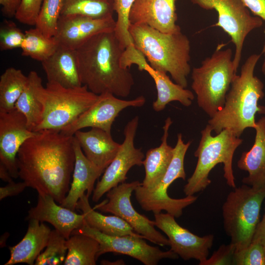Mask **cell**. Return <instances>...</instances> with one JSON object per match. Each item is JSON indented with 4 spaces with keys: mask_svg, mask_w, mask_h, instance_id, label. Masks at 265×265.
Segmentation results:
<instances>
[{
    "mask_svg": "<svg viewBox=\"0 0 265 265\" xmlns=\"http://www.w3.org/2000/svg\"><path fill=\"white\" fill-rule=\"evenodd\" d=\"M146 102L143 96L125 100L106 93L99 95L98 100L74 121L61 132L70 135L82 129L98 128L111 133L112 125L119 113L128 107H140Z\"/></svg>",
    "mask_w": 265,
    "mask_h": 265,
    "instance_id": "obj_15",
    "label": "cell"
},
{
    "mask_svg": "<svg viewBox=\"0 0 265 265\" xmlns=\"http://www.w3.org/2000/svg\"><path fill=\"white\" fill-rule=\"evenodd\" d=\"M262 53L264 54L265 56V58H264V62L262 66L261 70H262V73L265 75V44L264 45L263 47Z\"/></svg>",
    "mask_w": 265,
    "mask_h": 265,
    "instance_id": "obj_47",
    "label": "cell"
},
{
    "mask_svg": "<svg viewBox=\"0 0 265 265\" xmlns=\"http://www.w3.org/2000/svg\"><path fill=\"white\" fill-rule=\"evenodd\" d=\"M125 49L114 30L99 33L83 43L76 50L82 84L97 95L129 96L134 81L129 69L120 64Z\"/></svg>",
    "mask_w": 265,
    "mask_h": 265,
    "instance_id": "obj_2",
    "label": "cell"
},
{
    "mask_svg": "<svg viewBox=\"0 0 265 265\" xmlns=\"http://www.w3.org/2000/svg\"><path fill=\"white\" fill-rule=\"evenodd\" d=\"M138 120V117L135 116L126 125L123 142L94 189L92 197L93 202H98L111 189L124 183L127 178V174L132 167L143 164L144 154L140 148H136L134 145Z\"/></svg>",
    "mask_w": 265,
    "mask_h": 265,
    "instance_id": "obj_13",
    "label": "cell"
},
{
    "mask_svg": "<svg viewBox=\"0 0 265 265\" xmlns=\"http://www.w3.org/2000/svg\"><path fill=\"white\" fill-rule=\"evenodd\" d=\"M65 265H95L99 243L94 238L80 234H72L66 240Z\"/></svg>",
    "mask_w": 265,
    "mask_h": 265,
    "instance_id": "obj_29",
    "label": "cell"
},
{
    "mask_svg": "<svg viewBox=\"0 0 265 265\" xmlns=\"http://www.w3.org/2000/svg\"><path fill=\"white\" fill-rule=\"evenodd\" d=\"M236 251L235 246L232 243L222 244L210 258L199 264L200 265H231Z\"/></svg>",
    "mask_w": 265,
    "mask_h": 265,
    "instance_id": "obj_39",
    "label": "cell"
},
{
    "mask_svg": "<svg viewBox=\"0 0 265 265\" xmlns=\"http://www.w3.org/2000/svg\"><path fill=\"white\" fill-rule=\"evenodd\" d=\"M255 16L265 21V0H241Z\"/></svg>",
    "mask_w": 265,
    "mask_h": 265,
    "instance_id": "obj_42",
    "label": "cell"
},
{
    "mask_svg": "<svg viewBox=\"0 0 265 265\" xmlns=\"http://www.w3.org/2000/svg\"><path fill=\"white\" fill-rule=\"evenodd\" d=\"M134 0H114V11L117 15L114 32L125 49L134 45L128 28L130 25L129 13Z\"/></svg>",
    "mask_w": 265,
    "mask_h": 265,
    "instance_id": "obj_35",
    "label": "cell"
},
{
    "mask_svg": "<svg viewBox=\"0 0 265 265\" xmlns=\"http://www.w3.org/2000/svg\"><path fill=\"white\" fill-rule=\"evenodd\" d=\"M74 136L87 159L103 174L121 145L113 140L111 133L98 128L86 132L79 130Z\"/></svg>",
    "mask_w": 265,
    "mask_h": 265,
    "instance_id": "obj_20",
    "label": "cell"
},
{
    "mask_svg": "<svg viewBox=\"0 0 265 265\" xmlns=\"http://www.w3.org/2000/svg\"><path fill=\"white\" fill-rule=\"evenodd\" d=\"M67 239L55 229L51 230L45 250L37 258L35 265H58L64 263L67 253Z\"/></svg>",
    "mask_w": 265,
    "mask_h": 265,
    "instance_id": "obj_34",
    "label": "cell"
},
{
    "mask_svg": "<svg viewBox=\"0 0 265 265\" xmlns=\"http://www.w3.org/2000/svg\"><path fill=\"white\" fill-rule=\"evenodd\" d=\"M7 183L4 186L0 187V200L8 197L17 195L27 187L24 181L16 183L12 180Z\"/></svg>",
    "mask_w": 265,
    "mask_h": 265,
    "instance_id": "obj_41",
    "label": "cell"
},
{
    "mask_svg": "<svg viewBox=\"0 0 265 265\" xmlns=\"http://www.w3.org/2000/svg\"><path fill=\"white\" fill-rule=\"evenodd\" d=\"M28 220L26 235L18 244L9 247L10 257L4 265L19 263L34 265L37 258L47 246L51 232L50 228L36 219Z\"/></svg>",
    "mask_w": 265,
    "mask_h": 265,
    "instance_id": "obj_24",
    "label": "cell"
},
{
    "mask_svg": "<svg viewBox=\"0 0 265 265\" xmlns=\"http://www.w3.org/2000/svg\"><path fill=\"white\" fill-rule=\"evenodd\" d=\"M218 46L212 55L206 58L200 67L191 73V88L197 97L198 106L210 118L222 108L231 84L237 75L232 50H221Z\"/></svg>",
    "mask_w": 265,
    "mask_h": 265,
    "instance_id": "obj_6",
    "label": "cell"
},
{
    "mask_svg": "<svg viewBox=\"0 0 265 265\" xmlns=\"http://www.w3.org/2000/svg\"><path fill=\"white\" fill-rule=\"evenodd\" d=\"M114 0H64L60 16L80 15L94 18L113 17Z\"/></svg>",
    "mask_w": 265,
    "mask_h": 265,
    "instance_id": "obj_32",
    "label": "cell"
},
{
    "mask_svg": "<svg viewBox=\"0 0 265 265\" xmlns=\"http://www.w3.org/2000/svg\"><path fill=\"white\" fill-rule=\"evenodd\" d=\"M260 57L252 54L247 58L231 84L223 106L208 121L216 134L228 129L239 137L246 129H254L257 113L265 114V106L259 104L265 96L264 84L254 75Z\"/></svg>",
    "mask_w": 265,
    "mask_h": 265,
    "instance_id": "obj_3",
    "label": "cell"
},
{
    "mask_svg": "<svg viewBox=\"0 0 265 265\" xmlns=\"http://www.w3.org/2000/svg\"><path fill=\"white\" fill-rule=\"evenodd\" d=\"M0 178L2 181L7 183L13 180V178L10 175L8 170L1 163H0Z\"/></svg>",
    "mask_w": 265,
    "mask_h": 265,
    "instance_id": "obj_45",
    "label": "cell"
},
{
    "mask_svg": "<svg viewBox=\"0 0 265 265\" xmlns=\"http://www.w3.org/2000/svg\"><path fill=\"white\" fill-rule=\"evenodd\" d=\"M75 163L69 190L61 205L75 211L79 200L85 194L89 197L94 189L96 181L103 172L86 157L74 136Z\"/></svg>",
    "mask_w": 265,
    "mask_h": 265,
    "instance_id": "obj_21",
    "label": "cell"
},
{
    "mask_svg": "<svg viewBox=\"0 0 265 265\" xmlns=\"http://www.w3.org/2000/svg\"><path fill=\"white\" fill-rule=\"evenodd\" d=\"M233 265H265V247L260 240L253 239L246 248L235 251Z\"/></svg>",
    "mask_w": 265,
    "mask_h": 265,
    "instance_id": "obj_36",
    "label": "cell"
},
{
    "mask_svg": "<svg viewBox=\"0 0 265 265\" xmlns=\"http://www.w3.org/2000/svg\"><path fill=\"white\" fill-rule=\"evenodd\" d=\"M17 156L19 177L38 193H47L61 205L70 187L75 153L74 135L61 131L37 132Z\"/></svg>",
    "mask_w": 265,
    "mask_h": 265,
    "instance_id": "obj_1",
    "label": "cell"
},
{
    "mask_svg": "<svg viewBox=\"0 0 265 265\" xmlns=\"http://www.w3.org/2000/svg\"><path fill=\"white\" fill-rule=\"evenodd\" d=\"M253 239L260 240L265 247V202L264 214L257 225Z\"/></svg>",
    "mask_w": 265,
    "mask_h": 265,
    "instance_id": "obj_44",
    "label": "cell"
},
{
    "mask_svg": "<svg viewBox=\"0 0 265 265\" xmlns=\"http://www.w3.org/2000/svg\"><path fill=\"white\" fill-rule=\"evenodd\" d=\"M22 0H0L2 15L7 18L15 17Z\"/></svg>",
    "mask_w": 265,
    "mask_h": 265,
    "instance_id": "obj_43",
    "label": "cell"
},
{
    "mask_svg": "<svg viewBox=\"0 0 265 265\" xmlns=\"http://www.w3.org/2000/svg\"><path fill=\"white\" fill-rule=\"evenodd\" d=\"M20 69L7 68L0 76V112H7L15 108V105L24 91L27 81Z\"/></svg>",
    "mask_w": 265,
    "mask_h": 265,
    "instance_id": "obj_30",
    "label": "cell"
},
{
    "mask_svg": "<svg viewBox=\"0 0 265 265\" xmlns=\"http://www.w3.org/2000/svg\"><path fill=\"white\" fill-rule=\"evenodd\" d=\"M256 134L251 148L243 152L238 161V167L247 171L243 184L257 187H265V116L256 121Z\"/></svg>",
    "mask_w": 265,
    "mask_h": 265,
    "instance_id": "obj_23",
    "label": "cell"
},
{
    "mask_svg": "<svg viewBox=\"0 0 265 265\" xmlns=\"http://www.w3.org/2000/svg\"><path fill=\"white\" fill-rule=\"evenodd\" d=\"M172 122L170 117L166 118L163 127L160 145L146 152L143 161L145 175L141 183V186L144 188L150 189L156 186L163 178L171 161L173 148L168 145L167 139Z\"/></svg>",
    "mask_w": 265,
    "mask_h": 265,
    "instance_id": "obj_25",
    "label": "cell"
},
{
    "mask_svg": "<svg viewBox=\"0 0 265 265\" xmlns=\"http://www.w3.org/2000/svg\"><path fill=\"white\" fill-rule=\"evenodd\" d=\"M43 0H22L15 16L21 23L35 26Z\"/></svg>",
    "mask_w": 265,
    "mask_h": 265,
    "instance_id": "obj_38",
    "label": "cell"
},
{
    "mask_svg": "<svg viewBox=\"0 0 265 265\" xmlns=\"http://www.w3.org/2000/svg\"><path fill=\"white\" fill-rule=\"evenodd\" d=\"M145 71L153 79L157 91V98L152 104L156 111L163 110L166 105L177 101L185 106H190L194 99L193 93L188 89L173 82L167 73L154 69L149 64Z\"/></svg>",
    "mask_w": 265,
    "mask_h": 265,
    "instance_id": "obj_28",
    "label": "cell"
},
{
    "mask_svg": "<svg viewBox=\"0 0 265 265\" xmlns=\"http://www.w3.org/2000/svg\"><path fill=\"white\" fill-rule=\"evenodd\" d=\"M102 265H125V262L124 261L120 260H117L115 262H110L106 260H103L101 262Z\"/></svg>",
    "mask_w": 265,
    "mask_h": 265,
    "instance_id": "obj_46",
    "label": "cell"
},
{
    "mask_svg": "<svg viewBox=\"0 0 265 265\" xmlns=\"http://www.w3.org/2000/svg\"><path fill=\"white\" fill-rule=\"evenodd\" d=\"M37 132L28 129L25 116L15 108L0 112V163L13 178L19 177L17 156L20 148Z\"/></svg>",
    "mask_w": 265,
    "mask_h": 265,
    "instance_id": "obj_16",
    "label": "cell"
},
{
    "mask_svg": "<svg viewBox=\"0 0 265 265\" xmlns=\"http://www.w3.org/2000/svg\"><path fill=\"white\" fill-rule=\"evenodd\" d=\"M115 26L113 17L98 19L80 15L60 16L54 37L59 45L76 50L92 36L114 31Z\"/></svg>",
    "mask_w": 265,
    "mask_h": 265,
    "instance_id": "obj_17",
    "label": "cell"
},
{
    "mask_svg": "<svg viewBox=\"0 0 265 265\" xmlns=\"http://www.w3.org/2000/svg\"><path fill=\"white\" fill-rule=\"evenodd\" d=\"M212 132L208 124L201 132L200 140L194 154L198 158L197 164L184 187V192L186 196L193 195L205 189L211 183L209 178L211 171L220 163L223 164V176L227 184L233 188L236 187L233 158L243 139L228 129L214 136L212 135Z\"/></svg>",
    "mask_w": 265,
    "mask_h": 265,
    "instance_id": "obj_5",
    "label": "cell"
},
{
    "mask_svg": "<svg viewBox=\"0 0 265 265\" xmlns=\"http://www.w3.org/2000/svg\"><path fill=\"white\" fill-rule=\"evenodd\" d=\"M205 10L214 9L218 15L215 26L220 27L231 39L235 53L233 63L237 72L240 63L245 39L253 30L261 27L263 20L251 15L241 0H190Z\"/></svg>",
    "mask_w": 265,
    "mask_h": 265,
    "instance_id": "obj_10",
    "label": "cell"
},
{
    "mask_svg": "<svg viewBox=\"0 0 265 265\" xmlns=\"http://www.w3.org/2000/svg\"><path fill=\"white\" fill-rule=\"evenodd\" d=\"M45 110L41 123L34 132L61 131L89 108L98 99L86 85L66 88L47 82L43 91Z\"/></svg>",
    "mask_w": 265,
    "mask_h": 265,
    "instance_id": "obj_9",
    "label": "cell"
},
{
    "mask_svg": "<svg viewBox=\"0 0 265 265\" xmlns=\"http://www.w3.org/2000/svg\"><path fill=\"white\" fill-rule=\"evenodd\" d=\"M64 0H43L35 27L46 36H55Z\"/></svg>",
    "mask_w": 265,
    "mask_h": 265,
    "instance_id": "obj_33",
    "label": "cell"
},
{
    "mask_svg": "<svg viewBox=\"0 0 265 265\" xmlns=\"http://www.w3.org/2000/svg\"><path fill=\"white\" fill-rule=\"evenodd\" d=\"M155 226L167 236L170 250L182 259H195L199 264L205 261L209 254L214 239L213 235L199 237L181 226L175 217L168 213H154Z\"/></svg>",
    "mask_w": 265,
    "mask_h": 265,
    "instance_id": "obj_14",
    "label": "cell"
},
{
    "mask_svg": "<svg viewBox=\"0 0 265 265\" xmlns=\"http://www.w3.org/2000/svg\"><path fill=\"white\" fill-rule=\"evenodd\" d=\"M41 63L48 82L56 83L66 88L82 85L76 50L59 45L55 52Z\"/></svg>",
    "mask_w": 265,
    "mask_h": 265,
    "instance_id": "obj_22",
    "label": "cell"
},
{
    "mask_svg": "<svg viewBox=\"0 0 265 265\" xmlns=\"http://www.w3.org/2000/svg\"><path fill=\"white\" fill-rule=\"evenodd\" d=\"M56 202L50 195L38 193L37 204L28 211L27 219L48 222L68 239L73 231L85 223L84 216Z\"/></svg>",
    "mask_w": 265,
    "mask_h": 265,
    "instance_id": "obj_19",
    "label": "cell"
},
{
    "mask_svg": "<svg viewBox=\"0 0 265 265\" xmlns=\"http://www.w3.org/2000/svg\"><path fill=\"white\" fill-rule=\"evenodd\" d=\"M76 234L90 236L99 242L97 259L104 254L112 252L130 256L145 265H157L164 259L179 258V256L170 249L162 251L158 247L148 244L143 238L130 235H107L90 227L86 221L81 227L72 233V234Z\"/></svg>",
    "mask_w": 265,
    "mask_h": 265,
    "instance_id": "obj_12",
    "label": "cell"
},
{
    "mask_svg": "<svg viewBox=\"0 0 265 265\" xmlns=\"http://www.w3.org/2000/svg\"><path fill=\"white\" fill-rule=\"evenodd\" d=\"M141 184L138 181H134L119 184L106 193L107 200L97 205L95 208L121 217L136 233L151 242L161 246L169 245L168 238L156 229L155 221L138 213L131 203L132 192Z\"/></svg>",
    "mask_w": 265,
    "mask_h": 265,
    "instance_id": "obj_11",
    "label": "cell"
},
{
    "mask_svg": "<svg viewBox=\"0 0 265 265\" xmlns=\"http://www.w3.org/2000/svg\"><path fill=\"white\" fill-rule=\"evenodd\" d=\"M25 33L21 47L23 56L42 62L52 55L59 46L54 36H46L36 27L26 30Z\"/></svg>",
    "mask_w": 265,
    "mask_h": 265,
    "instance_id": "obj_31",
    "label": "cell"
},
{
    "mask_svg": "<svg viewBox=\"0 0 265 265\" xmlns=\"http://www.w3.org/2000/svg\"><path fill=\"white\" fill-rule=\"evenodd\" d=\"M27 78L26 86L17 101L15 108L23 114L26 119L27 127L33 131L43 117L45 87L41 78L35 71H30Z\"/></svg>",
    "mask_w": 265,
    "mask_h": 265,
    "instance_id": "obj_26",
    "label": "cell"
},
{
    "mask_svg": "<svg viewBox=\"0 0 265 265\" xmlns=\"http://www.w3.org/2000/svg\"><path fill=\"white\" fill-rule=\"evenodd\" d=\"M25 32L12 21L5 20L0 27V49L2 51L20 48L25 38Z\"/></svg>",
    "mask_w": 265,
    "mask_h": 265,
    "instance_id": "obj_37",
    "label": "cell"
},
{
    "mask_svg": "<svg viewBox=\"0 0 265 265\" xmlns=\"http://www.w3.org/2000/svg\"><path fill=\"white\" fill-rule=\"evenodd\" d=\"M265 199V187L245 184L230 191L222 207L223 227L236 251L251 242L260 221V211Z\"/></svg>",
    "mask_w": 265,
    "mask_h": 265,
    "instance_id": "obj_7",
    "label": "cell"
},
{
    "mask_svg": "<svg viewBox=\"0 0 265 265\" xmlns=\"http://www.w3.org/2000/svg\"><path fill=\"white\" fill-rule=\"evenodd\" d=\"M120 64L122 68L129 69L133 64L137 66L139 70L145 71L149 64L146 57L134 45L127 47L124 50L120 58Z\"/></svg>",
    "mask_w": 265,
    "mask_h": 265,
    "instance_id": "obj_40",
    "label": "cell"
},
{
    "mask_svg": "<svg viewBox=\"0 0 265 265\" xmlns=\"http://www.w3.org/2000/svg\"><path fill=\"white\" fill-rule=\"evenodd\" d=\"M88 197L84 194L78 201L76 209L80 210L84 216L86 223L100 232L111 236L130 235L143 238L136 233L124 219L115 215H105L92 208Z\"/></svg>",
    "mask_w": 265,
    "mask_h": 265,
    "instance_id": "obj_27",
    "label": "cell"
},
{
    "mask_svg": "<svg viewBox=\"0 0 265 265\" xmlns=\"http://www.w3.org/2000/svg\"><path fill=\"white\" fill-rule=\"evenodd\" d=\"M191 143V141L185 143L182 134L178 133L177 143L173 148L172 159L161 181L152 188H144L141 184L135 189V199L143 210L154 213L164 211L178 218L182 215L185 208L197 200V197L194 195L174 199L169 197L167 193L169 186L174 181L178 179L186 180L184 159Z\"/></svg>",
    "mask_w": 265,
    "mask_h": 265,
    "instance_id": "obj_8",
    "label": "cell"
},
{
    "mask_svg": "<svg viewBox=\"0 0 265 265\" xmlns=\"http://www.w3.org/2000/svg\"><path fill=\"white\" fill-rule=\"evenodd\" d=\"M178 0H135L129 13L131 24H145L162 32L181 31L176 24Z\"/></svg>",
    "mask_w": 265,
    "mask_h": 265,
    "instance_id": "obj_18",
    "label": "cell"
},
{
    "mask_svg": "<svg viewBox=\"0 0 265 265\" xmlns=\"http://www.w3.org/2000/svg\"><path fill=\"white\" fill-rule=\"evenodd\" d=\"M128 30L134 47L151 67L169 73L175 83L186 88L191 71L190 44L185 34L163 33L145 24H130Z\"/></svg>",
    "mask_w": 265,
    "mask_h": 265,
    "instance_id": "obj_4",
    "label": "cell"
}]
</instances>
